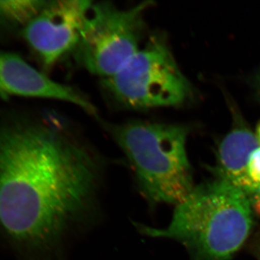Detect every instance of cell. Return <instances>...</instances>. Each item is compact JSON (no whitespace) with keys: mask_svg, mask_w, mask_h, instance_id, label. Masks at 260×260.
Returning a JSON list of instances; mask_svg holds the SVG:
<instances>
[{"mask_svg":"<svg viewBox=\"0 0 260 260\" xmlns=\"http://www.w3.org/2000/svg\"><path fill=\"white\" fill-rule=\"evenodd\" d=\"M103 168L56 116L0 128V234L24 254H56L96 211Z\"/></svg>","mask_w":260,"mask_h":260,"instance_id":"obj_1","label":"cell"},{"mask_svg":"<svg viewBox=\"0 0 260 260\" xmlns=\"http://www.w3.org/2000/svg\"><path fill=\"white\" fill-rule=\"evenodd\" d=\"M135 226L143 235L181 243L192 260H229L250 234L252 205L244 191L218 178L194 186L167 227Z\"/></svg>","mask_w":260,"mask_h":260,"instance_id":"obj_2","label":"cell"},{"mask_svg":"<svg viewBox=\"0 0 260 260\" xmlns=\"http://www.w3.org/2000/svg\"><path fill=\"white\" fill-rule=\"evenodd\" d=\"M105 127L129 160L139 190L150 204L177 205L192 190L186 127L142 120Z\"/></svg>","mask_w":260,"mask_h":260,"instance_id":"obj_3","label":"cell"},{"mask_svg":"<svg viewBox=\"0 0 260 260\" xmlns=\"http://www.w3.org/2000/svg\"><path fill=\"white\" fill-rule=\"evenodd\" d=\"M102 81L118 104L132 110L179 106L191 93L167 40L158 34L149 36L119 72Z\"/></svg>","mask_w":260,"mask_h":260,"instance_id":"obj_4","label":"cell"},{"mask_svg":"<svg viewBox=\"0 0 260 260\" xmlns=\"http://www.w3.org/2000/svg\"><path fill=\"white\" fill-rule=\"evenodd\" d=\"M151 7L150 1L124 9L93 3L74 51L78 64L102 80L116 74L144 44L145 15Z\"/></svg>","mask_w":260,"mask_h":260,"instance_id":"obj_5","label":"cell"},{"mask_svg":"<svg viewBox=\"0 0 260 260\" xmlns=\"http://www.w3.org/2000/svg\"><path fill=\"white\" fill-rule=\"evenodd\" d=\"M93 2L47 1L42 11L21 30L22 37L44 69L74 52Z\"/></svg>","mask_w":260,"mask_h":260,"instance_id":"obj_6","label":"cell"},{"mask_svg":"<svg viewBox=\"0 0 260 260\" xmlns=\"http://www.w3.org/2000/svg\"><path fill=\"white\" fill-rule=\"evenodd\" d=\"M38 98L61 101L98 117L96 107L76 89L54 81L18 54L0 51V99Z\"/></svg>","mask_w":260,"mask_h":260,"instance_id":"obj_7","label":"cell"},{"mask_svg":"<svg viewBox=\"0 0 260 260\" xmlns=\"http://www.w3.org/2000/svg\"><path fill=\"white\" fill-rule=\"evenodd\" d=\"M259 146L256 134L246 128H236L222 140L217 154L215 171L218 178L232 183L249 198L252 187L248 177V164L251 153Z\"/></svg>","mask_w":260,"mask_h":260,"instance_id":"obj_8","label":"cell"},{"mask_svg":"<svg viewBox=\"0 0 260 260\" xmlns=\"http://www.w3.org/2000/svg\"><path fill=\"white\" fill-rule=\"evenodd\" d=\"M47 1H0V28L23 29L39 15Z\"/></svg>","mask_w":260,"mask_h":260,"instance_id":"obj_9","label":"cell"},{"mask_svg":"<svg viewBox=\"0 0 260 260\" xmlns=\"http://www.w3.org/2000/svg\"><path fill=\"white\" fill-rule=\"evenodd\" d=\"M248 177L250 180L252 191L249 200L260 188V146L251 153L248 164Z\"/></svg>","mask_w":260,"mask_h":260,"instance_id":"obj_10","label":"cell"},{"mask_svg":"<svg viewBox=\"0 0 260 260\" xmlns=\"http://www.w3.org/2000/svg\"><path fill=\"white\" fill-rule=\"evenodd\" d=\"M250 201L252 208L255 210L256 213L260 215V188L251 196Z\"/></svg>","mask_w":260,"mask_h":260,"instance_id":"obj_11","label":"cell"},{"mask_svg":"<svg viewBox=\"0 0 260 260\" xmlns=\"http://www.w3.org/2000/svg\"><path fill=\"white\" fill-rule=\"evenodd\" d=\"M255 86L256 90H257L258 95L260 99V73L258 74L257 77L256 78Z\"/></svg>","mask_w":260,"mask_h":260,"instance_id":"obj_12","label":"cell"},{"mask_svg":"<svg viewBox=\"0 0 260 260\" xmlns=\"http://www.w3.org/2000/svg\"><path fill=\"white\" fill-rule=\"evenodd\" d=\"M256 137H257L258 140H259L260 142V123L259 126H258L257 129H256Z\"/></svg>","mask_w":260,"mask_h":260,"instance_id":"obj_13","label":"cell"}]
</instances>
